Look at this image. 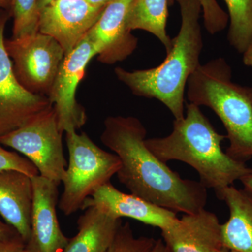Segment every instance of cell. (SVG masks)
Listing matches in <instances>:
<instances>
[{
  "mask_svg": "<svg viewBox=\"0 0 252 252\" xmlns=\"http://www.w3.org/2000/svg\"><path fill=\"white\" fill-rule=\"evenodd\" d=\"M147 133L136 117L112 116L104 120L100 140L120 159L119 182L130 193L176 213L205 208L207 189L200 182L182 178L159 160L146 145Z\"/></svg>",
  "mask_w": 252,
  "mask_h": 252,
  "instance_id": "obj_1",
  "label": "cell"
},
{
  "mask_svg": "<svg viewBox=\"0 0 252 252\" xmlns=\"http://www.w3.org/2000/svg\"><path fill=\"white\" fill-rule=\"evenodd\" d=\"M186 109L185 117L174 121L170 135L146 139L149 150L165 163L188 164L198 172L199 182L215 191L241 180L250 168L223 152L221 143L227 136L215 130L198 106L186 102Z\"/></svg>",
  "mask_w": 252,
  "mask_h": 252,
  "instance_id": "obj_2",
  "label": "cell"
},
{
  "mask_svg": "<svg viewBox=\"0 0 252 252\" xmlns=\"http://www.w3.org/2000/svg\"><path fill=\"white\" fill-rule=\"evenodd\" d=\"M180 8L182 24L178 34L172 39V47L165 59L157 67L127 71L116 68L119 81L132 94L154 98L162 102L175 119L185 117V89L189 78L200 65L203 47L200 28L201 5L198 0H176Z\"/></svg>",
  "mask_w": 252,
  "mask_h": 252,
  "instance_id": "obj_3",
  "label": "cell"
},
{
  "mask_svg": "<svg viewBox=\"0 0 252 252\" xmlns=\"http://www.w3.org/2000/svg\"><path fill=\"white\" fill-rule=\"evenodd\" d=\"M189 102L211 109L227 132L226 154L245 162L252 157V89L232 81L231 68L222 58L198 69L187 83Z\"/></svg>",
  "mask_w": 252,
  "mask_h": 252,
  "instance_id": "obj_4",
  "label": "cell"
},
{
  "mask_svg": "<svg viewBox=\"0 0 252 252\" xmlns=\"http://www.w3.org/2000/svg\"><path fill=\"white\" fill-rule=\"evenodd\" d=\"M65 133L69 163L59 207L69 216L81 210L86 199L99 187L110 182L120 169L121 161L117 154L101 149L85 132L72 130Z\"/></svg>",
  "mask_w": 252,
  "mask_h": 252,
  "instance_id": "obj_5",
  "label": "cell"
},
{
  "mask_svg": "<svg viewBox=\"0 0 252 252\" xmlns=\"http://www.w3.org/2000/svg\"><path fill=\"white\" fill-rule=\"evenodd\" d=\"M63 134L51 105L24 125L0 137V142L22 154L34 164L39 175L59 186L67 169Z\"/></svg>",
  "mask_w": 252,
  "mask_h": 252,
  "instance_id": "obj_6",
  "label": "cell"
},
{
  "mask_svg": "<svg viewBox=\"0 0 252 252\" xmlns=\"http://www.w3.org/2000/svg\"><path fill=\"white\" fill-rule=\"evenodd\" d=\"M4 44L21 85L32 94L48 96L65 56L62 46L39 31L5 39Z\"/></svg>",
  "mask_w": 252,
  "mask_h": 252,
  "instance_id": "obj_7",
  "label": "cell"
},
{
  "mask_svg": "<svg viewBox=\"0 0 252 252\" xmlns=\"http://www.w3.org/2000/svg\"><path fill=\"white\" fill-rule=\"evenodd\" d=\"M10 14L0 11V137L7 135L52 105L49 97L21 85L5 47L4 30Z\"/></svg>",
  "mask_w": 252,
  "mask_h": 252,
  "instance_id": "obj_8",
  "label": "cell"
},
{
  "mask_svg": "<svg viewBox=\"0 0 252 252\" xmlns=\"http://www.w3.org/2000/svg\"><path fill=\"white\" fill-rule=\"evenodd\" d=\"M94 56H97L95 49L86 35L74 49L64 56L48 94L63 132L77 131L87 120L85 109L76 99V92L88 64Z\"/></svg>",
  "mask_w": 252,
  "mask_h": 252,
  "instance_id": "obj_9",
  "label": "cell"
},
{
  "mask_svg": "<svg viewBox=\"0 0 252 252\" xmlns=\"http://www.w3.org/2000/svg\"><path fill=\"white\" fill-rule=\"evenodd\" d=\"M104 9L87 0H56L39 11L38 31L54 38L67 54L84 39Z\"/></svg>",
  "mask_w": 252,
  "mask_h": 252,
  "instance_id": "obj_10",
  "label": "cell"
},
{
  "mask_svg": "<svg viewBox=\"0 0 252 252\" xmlns=\"http://www.w3.org/2000/svg\"><path fill=\"white\" fill-rule=\"evenodd\" d=\"M33 187L31 233L27 252H63L70 238L63 233L58 219L59 186L38 175L31 177Z\"/></svg>",
  "mask_w": 252,
  "mask_h": 252,
  "instance_id": "obj_11",
  "label": "cell"
},
{
  "mask_svg": "<svg viewBox=\"0 0 252 252\" xmlns=\"http://www.w3.org/2000/svg\"><path fill=\"white\" fill-rule=\"evenodd\" d=\"M135 0H112L87 33L100 62L114 64L130 56L137 44L128 29L129 13Z\"/></svg>",
  "mask_w": 252,
  "mask_h": 252,
  "instance_id": "obj_12",
  "label": "cell"
},
{
  "mask_svg": "<svg viewBox=\"0 0 252 252\" xmlns=\"http://www.w3.org/2000/svg\"><path fill=\"white\" fill-rule=\"evenodd\" d=\"M161 232L171 252H218L224 248L222 224L214 212L205 208L185 214Z\"/></svg>",
  "mask_w": 252,
  "mask_h": 252,
  "instance_id": "obj_13",
  "label": "cell"
},
{
  "mask_svg": "<svg viewBox=\"0 0 252 252\" xmlns=\"http://www.w3.org/2000/svg\"><path fill=\"white\" fill-rule=\"evenodd\" d=\"M95 207L118 219L127 217L160 230L168 228L178 220L176 212L158 206L133 194L125 193L110 183L99 187L83 204L81 210Z\"/></svg>",
  "mask_w": 252,
  "mask_h": 252,
  "instance_id": "obj_14",
  "label": "cell"
},
{
  "mask_svg": "<svg viewBox=\"0 0 252 252\" xmlns=\"http://www.w3.org/2000/svg\"><path fill=\"white\" fill-rule=\"evenodd\" d=\"M32 204L31 177L16 170L0 172V217L26 244L31 236Z\"/></svg>",
  "mask_w": 252,
  "mask_h": 252,
  "instance_id": "obj_15",
  "label": "cell"
},
{
  "mask_svg": "<svg viewBox=\"0 0 252 252\" xmlns=\"http://www.w3.org/2000/svg\"><path fill=\"white\" fill-rule=\"evenodd\" d=\"M229 210V218L222 224L224 248L252 252V195L233 185L215 191Z\"/></svg>",
  "mask_w": 252,
  "mask_h": 252,
  "instance_id": "obj_16",
  "label": "cell"
},
{
  "mask_svg": "<svg viewBox=\"0 0 252 252\" xmlns=\"http://www.w3.org/2000/svg\"><path fill=\"white\" fill-rule=\"evenodd\" d=\"M122 223V219L87 207L77 220V234L63 252H107Z\"/></svg>",
  "mask_w": 252,
  "mask_h": 252,
  "instance_id": "obj_17",
  "label": "cell"
},
{
  "mask_svg": "<svg viewBox=\"0 0 252 252\" xmlns=\"http://www.w3.org/2000/svg\"><path fill=\"white\" fill-rule=\"evenodd\" d=\"M170 0H135L129 13L127 26L130 31L142 30L154 34L169 51L172 39L166 24Z\"/></svg>",
  "mask_w": 252,
  "mask_h": 252,
  "instance_id": "obj_18",
  "label": "cell"
},
{
  "mask_svg": "<svg viewBox=\"0 0 252 252\" xmlns=\"http://www.w3.org/2000/svg\"><path fill=\"white\" fill-rule=\"evenodd\" d=\"M230 20V44L243 54L252 41V0H224Z\"/></svg>",
  "mask_w": 252,
  "mask_h": 252,
  "instance_id": "obj_19",
  "label": "cell"
},
{
  "mask_svg": "<svg viewBox=\"0 0 252 252\" xmlns=\"http://www.w3.org/2000/svg\"><path fill=\"white\" fill-rule=\"evenodd\" d=\"M39 0H11V15L14 18L13 36L19 39L38 32Z\"/></svg>",
  "mask_w": 252,
  "mask_h": 252,
  "instance_id": "obj_20",
  "label": "cell"
},
{
  "mask_svg": "<svg viewBox=\"0 0 252 252\" xmlns=\"http://www.w3.org/2000/svg\"><path fill=\"white\" fill-rule=\"evenodd\" d=\"M155 241L147 237L136 238L130 224L122 223L107 252H149Z\"/></svg>",
  "mask_w": 252,
  "mask_h": 252,
  "instance_id": "obj_21",
  "label": "cell"
},
{
  "mask_svg": "<svg viewBox=\"0 0 252 252\" xmlns=\"http://www.w3.org/2000/svg\"><path fill=\"white\" fill-rule=\"evenodd\" d=\"M201 5L204 25L210 34H215L226 28L229 18L217 0H198ZM174 0H170V5Z\"/></svg>",
  "mask_w": 252,
  "mask_h": 252,
  "instance_id": "obj_22",
  "label": "cell"
},
{
  "mask_svg": "<svg viewBox=\"0 0 252 252\" xmlns=\"http://www.w3.org/2000/svg\"><path fill=\"white\" fill-rule=\"evenodd\" d=\"M5 170H16L31 177L39 175L36 167L27 158L6 150L0 142V172Z\"/></svg>",
  "mask_w": 252,
  "mask_h": 252,
  "instance_id": "obj_23",
  "label": "cell"
},
{
  "mask_svg": "<svg viewBox=\"0 0 252 252\" xmlns=\"http://www.w3.org/2000/svg\"><path fill=\"white\" fill-rule=\"evenodd\" d=\"M0 252H27L26 243L19 235L0 240Z\"/></svg>",
  "mask_w": 252,
  "mask_h": 252,
  "instance_id": "obj_24",
  "label": "cell"
},
{
  "mask_svg": "<svg viewBox=\"0 0 252 252\" xmlns=\"http://www.w3.org/2000/svg\"><path fill=\"white\" fill-rule=\"evenodd\" d=\"M0 217V240L13 238L19 235L12 226L6 223Z\"/></svg>",
  "mask_w": 252,
  "mask_h": 252,
  "instance_id": "obj_25",
  "label": "cell"
},
{
  "mask_svg": "<svg viewBox=\"0 0 252 252\" xmlns=\"http://www.w3.org/2000/svg\"><path fill=\"white\" fill-rule=\"evenodd\" d=\"M244 187V190L252 195V169L240 180Z\"/></svg>",
  "mask_w": 252,
  "mask_h": 252,
  "instance_id": "obj_26",
  "label": "cell"
},
{
  "mask_svg": "<svg viewBox=\"0 0 252 252\" xmlns=\"http://www.w3.org/2000/svg\"><path fill=\"white\" fill-rule=\"evenodd\" d=\"M243 63L248 67H252V41L243 53Z\"/></svg>",
  "mask_w": 252,
  "mask_h": 252,
  "instance_id": "obj_27",
  "label": "cell"
},
{
  "mask_svg": "<svg viewBox=\"0 0 252 252\" xmlns=\"http://www.w3.org/2000/svg\"><path fill=\"white\" fill-rule=\"evenodd\" d=\"M149 252H171L169 250L168 248L166 246L164 241L159 239V240H156L154 243L153 248L150 250Z\"/></svg>",
  "mask_w": 252,
  "mask_h": 252,
  "instance_id": "obj_28",
  "label": "cell"
},
{
  "mask_svg": "<svg viewBox=\"0 0 252 252\" xmlns=\"http://www.w3.org/2000/svg\"><path fill=\"white\" fill-rule=\"evenodd\" d=\"M87 1L95 7L104 9L112 0H87Z\"/></svg>",
  "mask_w": 252,
  "mask_h": 252,
  "instance_id": "obj_29",
  "label": "cell"
},
{
  "mask_svg": "<svg viewBox=\"0 0 252 252\" xmlns=\"http://www.w3.org/2000/svg\"><path fill=\"white\" fill-rule=\"evenodd\" d=\"M0 9L5 11L11 9V0H0Z\"/></svg>",
  "mask_w": 252,
  "mask_h": 252,
  "instance_id": "obj_30",
  "label": "cell"
},
{
  "mask_svg": "<svg viewBox=\"0 0 252 252\" xmlns=\"http://www.w3.org/2000/svg\"><path fill=\"white\" fill-rule=\"evenodd\" d=\"M55 1H56V0H39L38 4H39V11H40L42 8H44V6H47V5L54 2Z\"/></svg>",
  "mask_w": 252,
  "mask_h": 252,
  "instance_id": "obj_31",
  "label": "cell"
},
{
  "mask_svg": "<svg viewBox=\"0 0 252 252\" xmlns=\"http://www.w3.org/2000/svg\"><path fill=\"white\" fill-rule=\"evenodd\" d=\"M218 252H238L233 251V250H228V249L223 248V249H222L221 250H220V251Z\"/></svg>",
  "mask_w": 252,
  "mask_h": 252,
  "instance_id": "obj_32",
  "label": "cell"
},
{
  "mask_svg": "<svg viewBox=\"0 0 252 252\" xmlns=\"http://www.w3.org/2000/svg\"><path fill=\"white\" fill-rule=\"evenodd\" d=\"M0 11H1V9H0Z\"/></svg>",
  "mask_w": 252,
  "mask_h": 252,
  "instance_id": "obj_33",
  "label": "cell"
}]
</instances>
